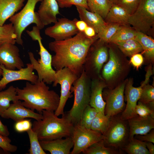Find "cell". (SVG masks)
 Returning <instances> with one entry per match:
<instances>
[{
  "mask_svg": "<svg viewBox=\"0 0 154 154\" xmlns=\"http://www.w3.org/2000/svg\"><path fill=\"white\" fill-rule=\"evenodd\" d=\"M154 101V87L148 84L143 87L138 101L144 104H147Z\"/></svg>",
  "mask_w": 154,
  "mask_h": 154,
  "instance_id": "8d00e7d4",
  "label": "cell"
},
{
  "mask_svg": "<svg viewBox=\"0 0 154 154\" xmlns=\"http://www.w3.org/2000/svg\"><path fill=\"white\" fill-rule=\"evenodd\" d=\"M0 116L5 119H11L15 122L27 118H33L38 121L43 118L42 114L35 113L34 111L25 107L20 100L13 102Z\"/></svg>",
  "mask_w": 154,
  "mask_h": 154,
  "instance_id": "ac0fdd59",
  "label": "cell"
},
{
  "mask_svg": "<svg viewBox=\"0 0 154 154\" xmlns=\"http://www.w3.org/2000/svg\"><path fill=\"white\" fill-rule=\"evenodd\" d=\"M18 100L26 108L42 114L43 110L55 112L59 103L60 96L42 81L33 84L27 81L23 88L16 87Z\"/></svg>",
  "mask_w": 154,
  "mask_h": 154,
  "instance_id": "7a4b0ae2",
  "label": "cell"
},
{
  "mask_svg": "<svg viewBox=\"0 0 154 154\" xmlns=\"http://www.w3.org/2000/svg\"><path fill=\"white\" fill-rule=\"evenodd\" d=\"M3 73V70L0 67V79H1L2 77Z\"/></svg>",
  "mask_w": 154,
  "mask_h": 154,
  "instance_id": "f5cc1de1",
  "label": "cell"
},
{
  "mask_svg": "<svg viewBox=\"0 0 154 154\" xmlns=\"http://www.w3.org/2000/svg\"><path fill=\"white\" fill-rule=\"evenodd\" d=\"M109 58L107 63L103 66L101 76L107 85L114 82L123 74L125 66L120 57L112 48L108 50Z\"/></svg>",
  "mask_w": 154,
  "mask_h": 154,
  "instance_id": "2e32d148",
  "label": "cell"
},
{
  "mask_svg": "<svg viewBox=\"0 0 154 154\" xmlns=\"http://www.w3.org/2000/svg\"><path fill=\"white\" fill-rule=\"evenodd\" d=\"M25 0H0V25L21 9Z\"/></svg>",
  "mask_w": 154,
  "mask_h": 154,
  "instance_id": "cb8c5ba5",
  "label": "cell"
},
{
  "mask_svg": "<svg viewBox=\"0 0 154 154\" xmlns=\"http://www.w3.org/2000/svg\"><path fill=\"white\" fill-rule=\"evenodd\" d=\"M120 25L115 23H107V25L102 32L97 35L99 38L105 42H110V40L117 31L120 28Z\"/></svg>",
  "mask_w": 154,
  "mask_h": 154,
  "instance_id": "d590c367",
  "label": "cell"
},
{
  "mask_svg": "<svg viewBox=\"0 0 154 154\" xmlns=\"http://www.w3.org/2000/svg\"><path fill=\"white\" fill-rule=\"evenodd\" d=\"M154 23V0H141L129 17L128 24L137 32L146 34Z\"/></svg>",
  "mask_w": 154,
  "mask_h": 154,
  "instance_id": "9c48e42d",
  "label": "cell"
},
{
  "mask_svg": "<svg viewBox=\"0 0 154 154\" xmlns=\"http://www.w3.org/2000/svg\"><path fill=\"white\" fill-rule=\"evenodd\" d=\"M11 139L8 137L0 134V147L5 151L11 153L17 151V146L11 144Z\"/></svg>",
  "mask_w": 154,
  "mask_h": 154,
  "instance_id": "ab89813d",
  "label": "cell"
},
{
  "mask_svg": "<svg viewBox=\"0 0 154 154\" xmlns=\"http://www.w3.org/2000/svg\"><path fill=\"white\" fill-rule=\"evenodd\" d=\"M0 134L5 136L8 137L10 132L7 126L3 124L0 120Z\"/></svg>",
  "mask_w": 154,
  "mask_h": 154,
  "instance_id": "c3c4849f",
  "label": "cell"
},
{
  "mask_svg": "<svg viewBox=\"0 0 154 154\" xmlns=\"http://www.w3.org/2000/svg\"><path fill=\"white\" fill-rule=\"evenodd\" d=\"M91 82V80L83 70L71 88V91L74 95V103L66 113L74 124L79 123L84 111L89 105Z\"/></svg>",
  "mask_w": 154,
  "mask_h": 154,
  "instance_id": "5b68a950",
  "label": "cell"
},
{
  "mask_svg": "<svg viewBox=\"0 0 154 154\" xmlns=\"http://www.w3.org/2000/svg\"><path fill=\"white\" fill-rule=\"evenodd\" d=\"M135 38L140 43L143 49L145 57L149 61H153L154 58V40L146 34L137 32Z\"/></svg>",
  "mask_w": 154,
  "mask_h": 154,
  "instance_id": "484cf974",
  "label": "cell"
},
{
  "mask_svg": "<svg viewBox=\"0 0 154 154\" xmlns=\"http://www.w3.org/2000/svg\"><path fill=\"white\" fill-rule=\"evenodd\" d=\"M153 143L149 142H145L146 147L150 154H154V145Z\"/></svg>",
  "mask_w": 154,
  "mask_h": 154,
  "instance_id": "681fc988",
  "label": "cell"
},
{
  "mask_svg": "<svg viewBox=\"0 0 154 154\" xmlns=\"http://www.w3.org/2000/svg\"><path fill=\"white\" fill-rule=\"evenodd\" d=\"M77 20L76 18L73 20L65 18L58 19L53 25L46 28L44 33L55 40H61L72 37L79 32L75 25Z\"/></svg>",
  "mask_w": 154,
  "mask_h": 154,
  "instance_id": "4fadbf2b",
  "label": "cell"
},
{
  "mask_svg": "<svg viewBox=\"0 0 154 154\" xmlns=\"http://www.w3.org/2000/svg\"><path fill=\"white\" fill-rule=\"evenodd\" d=\"M130 15L122 7L117 4H113L105 19L107 23L128 24Z\"/></svg>",
  "mask_w": 154,
  "mask_h": 154,
  "instance_id": "d4e9b609",
  "label": "cell"
},
{
  "mask_svg": "<svg viewBox=\"0 0 154 154\" xmlns=\"http://www.w3.org/2000/svg\"><path fill=\"white\" fill-rule=\"evenodd\" d=\"M134 137L141 141L151 142L154 143V129H152L148 133L143 135H135Z\"/></svg>",
  "mask_w": 154,
  "mask_h": 154,
  "instance_id": "f6af8a7d",
  "label": "cell"
},
{
  "mask_svg": "<svg viewBox=\"0 0 154 154\" xmlns=\"http://www.w3.org/2000/svg\"><path fill=\"white\" fill-rule=\"evenodd\" d=\"M127 80L112 89L104 90L102 96L106 102L104 114L112 117L121 113L124 110V92Z\"/></svg>",
  "mask_w": 154,
  "mask_h": 154,
  "instance_id": "7c38bea8",
  "label": "cell"
},
{
  "mask_svg": "<svg viewBox=\"0 0 154 154\" xmlns=\"http://www.w3.org/2000/svg\"><path fill=\"white\" fill-rule=\"evenodd\" d=\"M19 51L15 44L6 43L0 46V64L11 70L23 68L24 64L20 57Z\"/></svg>",
  "mask_w": 154,
  "mask_h": 154,
  "instance_id": "e0dca14e",
  "label": "cell"
},
{
  "mask_svg": "<svg viewBox=\"0 0 154 154\" xmlns=\"http://www.w3.org/2000/svg\"><path fill=\"white\" fill-rule=\"evenodd\" d=\"M10 153L4 151L2 148L0 147V154H8Z\"/></svg>",
  "mask_w": 154,
  "mask_h": 154,
  "instance_id": "f907efd6",
  "label": "cell"
},
{
  "mask_svg": "<svg viewBox=\"0 0 154 154\" xmlns=\"http://www.w3.org/2000/svg\"><path fill=\"white\" fill-rule=\"evenodd\" d=\"M75 25L79 32H83L88 26L85 21L81 20H77L75 22Z\"/></svg>",
  "mask_w": 154,
  "mask_h": 154,
  "instance_id": "bcb514c9",
  "label": "cell"
},
{
  "mask_svg": "<svg viewBox=\"0 0 154 154\" xmlns=\"http://www.w3.org/2000/svg\"><path fill=\"white\" fill-rule=\"evenodd\" d=\"M129 129V139L135 135H143L154 129V117L149 116L137 115L127 120Z\"/></svg>",
  "mask_w": 154,
  "mask_h": 154,
  "instance_id": "d6986e66",
  "label": "cell"
},
{
  "mask_svg": "<svg viewBox=\"0 0 154 154\" xmlns=\"http://www.w3.org/2000/svg\"><path fill=\"white\" fill-rule=\"evenodd\" d=\"M97 112L95 108L88 105L82 113L79 123L87 128L91 129L92 123Z\"/></svg>",
  "mask_w": 154,
  "mask_h": 154,
  "instance_id": "e575fe53",
  "label": "cell"
},
{
  "mask_svg": "<svg viewBox=\"0 0 154 154\" xmlns=\"http://www.w3.org/2000/svg\"><path fill=\"white\" fill-rule=\"evenodd\" d=\"M135 108L137 115L141 117L150 116L154 117V111L151 110L145 104L138 101Z\"/></svg>",
  "mask_w": 154,
  "mask_h": 154,
  "instance_id": "60d3db41",
  "label": "cell"
},
{
  "mask_svg": "<svg viewBox=\"0 0 154 154\" xmlns=\"http://www.w3.org/2000/svg\"><path fill=\"white\" fill-rule=\"evenodd\" d=\"M59 7L61 8L70 7L73 5L84 7L87 9L88 6L87 0H56Z\"/></svg>",
  "mask_w": 154,
  "mask_h": 154,
  "instance_id": "f35d334b",
  "label": "cell"
},
{
  "mask_svg": "<svg viewBox=\"0 0 154 154\" xmlns=\"http://www.w3.org/2000/svg\"><path fill=\"white\" fill-rule=\"evenodd\" d=\"M38 17L45 26L57 21V15L60 13L56 0H42L37 12Z\"/></svg>",
  "mask_w": 154,
  "mask_h": 154,
  "instance_id": "44dd1931",
  "label": "cell"
},
{
  "mask_svg": "<svg viewBox=\"0 0 154 154\" xmlns=\"http://www.w3.org/2000/svg\"><path fill=\"white\" fill-rule=\"evenodd\" d=\"M111 117L98 112L92 123L91 129L100 132L104 135L110 124Z\"/></svg>",
  "mask_w": 154,
  "mask_h": 154,
  "instance_id": "4dcf8cb0",
  "label": "cell"
},
{
  "mask_svg": "<svg viewBox=\"0 0 154 154\" xmlns=\"http://www.w3.org/2000/svg\"><path fill=\"white\" fill-rule=\"evenodd\" d=\"M30 140V147L28 151L29 154H46L41 146L37 134L32 129L27 131Z\"/></svg>",
  "mask_w": 154,
  "mask_h": 154,
  "instance_id": "836d02e7",
  "label": "cell"
},
{
  "mask_svg": "<svg viewBox=\"0 0 154 154\" xmlns=\"http://www.w3.org/2000/svg\"><path fill=\"white\" fill-rule=\"evenodd\" d=\"M103 135L106 146L122 151V148L129 139L127 120L122 119L119 114L111 117L109 126Z\"/></svg>",
  "mask_w": 154,
  "mask_h": 154,
  "instance_id": "ba28073f",
  "label": "cell"
},
{
  "mask_svg": "<svg viewBox=\"0 0 154 154\" xmlns=\"http://www.w3.org/2000/svg\"><path fill=\"white\" fill-rule=\"evenodd\" d=\"M137 31L126 27L121 26L111 38L109 42L114 43L117 42L124 41L135 38Z\"/></svg>",
  "mask_w": 154,
  "mask_h": 154,
  "instance_id": "d6a6232c",
  "label": "cell"
},
{
  "mask_svg": "<svg viewBox=\"0 0 154 154\" xmlns=\"http://www.w3.org/2000/svg\"><path fill=\"white\" fill-rule=\"evenodd\" d=\"M123 153L122 151L106 146L102 139L92 145L82 153L84 154H121Z\"/></svg>",
  "mask_w": 154,
  "mask_h": 154,
  "instance_id": "f546056e",
  "label": "cell"
},
{
  "mask_svg": "<svg viewBox=\"0 0 154 154\" xmlns=\"http://www.w3.org/2000/svg\"><path fill=\"white\" fill-rule=\"evenodd\" d=\"M31 119H23L17 122L14 125L15 131L19 133L27 131L32 128V123Z\"/></svg>",
  "mask_w": 154,
  "mask_h": 154,
  "instance_id": "b9f144b4",
  "label": "cell"
},
{
  "mask_svg": "<svg viewBox=\"0 0 154 154\" xmlns=\"http://www.w3.org/2000/svg\"><path fill=\"white\" fill-rule=\"evenodd\" d=\"M74 145L70 154H79L94 143L103 139L100 132L89 129L79 123L75 124L71 135Z\"/></svg>",
  "mask_w": 154,
  "mask_h": 154,
  "instance_id": "30bf717a",
  "label": "cell"
},
{
  "mask_svg": "<svg viewBox=\"0 0 154 154\" xmlns=\"http://www.w3.org/2000/svg\"><path fill=\"white\" fill-rule=\"evenodd\" d=\"M78 77L67 68L56 71L55 81L53 83V86H56L59 84L61 87L59 104L54 112L56 116L64 115V109L66 102L69 98L72 97L71 88L74 82Z\"/></svg>",
  "mask_w": 154,
  "mask_h": 154,
  "instance_id": "8fae6325",
  "label": "cell"
},
{
  "mask_svg": "<svg viewBox=\"0 0 154 154\" xmlns=\"http://www.w3.org/2000/svg\"><path fill=\"white\" fill-rule=\"evenodd\" d=\"M85 35L88 37H93L97 34L96 31L92 27L88 26L84 32Z\"/></svg>",
  "mask_w": 154,
  "mask_h": 154,
  "instance_id": "7dc6e473",
  "label": "cell"
},
{
  "mask_svg": "<svg viewBox=\"0 0 154 154\" xmlns=\"http://www.w3.org/2000/svg\"><path fill=\"white\" fill-rule=\"evenodd\" d=\"M114 44L117 45L123 53L126 56H131L136 54L132 46L125 41L117 42Z\"/></svg>",
  "mask_w": 154,
  "mask_h": 154,
  "instance_id": "7bdbcfd3",
  "label": "cell"
},
{
  "mask_svg": "<svg viewBox=\"0 0 154 154\" xmlns=\"http://www.w3.org/2000/svg\"><path fill=\"white\" fill-rule=\"evenodd\" d=\"M91 11L98 14L105 19L113 4L109 0H87Z\"/></svg>",
  "mask_w": 154,
  "mask_h": 154,
  "instance_id": "f1b7e54d",
  "label": "cell"
},
{
  "mask_svg": "<svg viewBox=\"0 0 154 154\" xmlns=\"http://www.w3.org/2000/svg\"><path fill=\"white\" fill-rule=\"evenodd\" d=\"M131 57L130 63L137 69H138L143 62L144 59L142 55L137 53L133 54Z\"/></svg>",
  "mask_w": 154,
  "mask_h": 154,
  "instance_id": "ee69618b",
  "label": "cell"
},
{
  "mask_svg": "<svg viewBox=\"0 0 154 154\" xmlns=\"http://www.w3.org/2000/svg\"><path fill=\"white\" fill-rule=\"evenodd\" d=\"M76 6L80 20L94 28L97 35L101 33L107 25L104 19L98 14L89 11L84 7Z\"/></svg>",
  "mask_w": 154,
  "mask_h": 154,
  "instance_id": "603a6c76",
  "label": "cell"
},
{
  "mask_svg": "<svg viewBox=\"0 0 154 154\" xmlns=\"http://www.w3.org/2000/svg\"><path fill=\"white\" fill-rule=\"evenodd\" d=\"M39 142L43 149L49 151L51 154H70L74 145L71 136L65 139L41 140Z\"/></svg>",
  "mask_w": 154,
  "mask_h": 154,
  "instance_id": "7402d4cb",
  "label": "cell"
},
{
  "mask_svg": "<svg viewBox=\"0 0 154 154\" xmlns=\"http://www.w3.org/2000/svg\"><path fill=\"white\" fill-rule=\"evenodd\" d=\"M43 118L35 120L32 128L39 141L50 140L71 136L74 124L66 113L59 118L52 111L43 110Z\"/></svg>",
  "mask_w": 154,
  "mask_h": 154,
  "instance_id": "3957f363",
  "label": "cell"
},
{
  "mask_svg": "<svg viewBox=\"0 0 154 154\" xmlns=\"http://www.w3.org/2000/svg\"><path fill=\"white\" fill-rule=\"evenodd\" d=\"M149 82V80L145 79L140 86L135 87L133 86L132 79L130 78L127 80L124 90L127 104L120 114L122 119L127 120L137 115L135 111L136 106L140 98L143 87Z\"/></svg>",
  "mask_w": 154,
  "mask_h": 154,
  "instance_id": "9a60e30c",
  "label": "cell"
},
{
  "mask_svg": "<svg viewBox=\"0 0 154 154\" xmlns=\"http://www.w3.org/2000/svg\"><path fill=\"white\" fill-rule=\"evenodd\" d=\"M42 0H27L23 8L19 13L9 19L13 25L16 35V42L18 44L23 45L22 38L23 32L29 25L35 23L40 30L45 26L40 20L37 12L35 10L37 3Z\"/></svg>",
  "mask_w": 154,
  "mask_h": 154,
  "instance_id": "8992f818",
  "label": "cell"
},
{
  "mask_svg": "<svg viewBox=\"0 0 154 154\" xmlns=\"http://www.w3.org/2000/svg\"><path fill=\"white\" fill-rule=\"evenodd\" d=\"M40 30L36 26L33 27L31 30L26 31L27 34L33 40L37 41L38 42L40 58L37 60L31 52H28V55L34 70H35L38 74V80L43 81L46 84H50L55 82L56 71L52 68V56L42 44Z\"/></svg>",
  "mask_w": 154,
  "mask_h": 154,
  "instance_id": "277c9868",
  "label": "cell"
},
{
  "mask_svg": "<svg viewBox=\"0 0 154 154\" xmlns=\"http://www.w3.org/2000/svg\"><path fill=\"white\" fill-rule=\"evenodd\" d=\"M3 70L2 77L0 80V91L4 89L9 83L17 80H24L34 84L38 80L37 75L35 74L33 65L31 63L27 64V67L17 70H9L0 64Z\"/></svg>",
  "mask_w": 154,
  "mask_h": 154,
  "instance_id": "5bb4252c",
  "label": "cell"
},
{
  "mask_svg": "<svg viewBox=\"0 0 154 154\" xmlns=\"http://www.w3.org/2000/svg\"><path fill=\"white\" fill-rule=\"evenodd\" d=\"M16 38V35L12 23L0 25V46L6 43L15 44Z\"/></svg>",
  "mask_w": 154,
  "mask_h": 154,
  "instance_id": "1f68e13d",
  "label": "cell"
},
{
  "mask_svg": "<svg viewBox=\"0 0 154 154\" xmlns=\"http://www.w3.org/2000/svg\"><path fill=\"white\" fill-rule=\"evenodd\" d=\"M97 40L90 47L83 66V70L91 80L102 78L101 71L109 58L108 50L106 43L100 39Z\"/></svg>",
  "mask_w": 154,
  "mask_h": 154,
  "instance_id": "52a82bcc",
  "label": "cell"
},
{
  "mask_svg": "<svg viewBox=\"0 0 154 154\" xmlns=\"http://www.w3.org/2000/svg\"><path fill=\"white\" fill-rule=\"evenodd\" d=\"M109 1L113 4H116L117 3L118 0H109Z\"/></svg>",
  "mask_w": 154,
  "mask_h": 154,
  "instance_id": "816d5d0a",
  "label": "cell"
},
{
  "mask_svg": "<svg viewBox=\"0 0 154 154\" xmlns=\"http://www.w3.org/2000/svg\"><path fill=\"white\" fill-rule=\"evenodd\" d=\"M99 38L97 35L93 37H87L79 32L72 37L61 40H54L48 44L49 48L55 53L52 57V65L58 70L67 68L79 77L89 49Z\"/></svg>",
  "mask_w": 154,
  "mask_h": 154,
  "instance_id": "6da1fadb",
  "label": "cell"
},
{
  "mask_svg": "<svg viewBox=\"0 0 154 154\" xmlns=\"http://www.w3.org/2000/svg\"><path fill=\"white\" fill-rule=\"evenodd\" d=\"M18 100L16 88L12 85L7 89L0 91V116L10 105V102Z\"/></svg>",
  "mask_w": 154,
  "mask_h": 154,
  "instance_id": "83f0119b",
  "label": "cell"
},
{
  "mask_svg": "<svg viewBox=\"0 0 154 154\" xmlns=\"http://www.w3.org/2000/svg\"><path fill=\"white\" fill-rule=\"evenodd\" d=\"M141 0H118L116 4L124 9L130 15L137 8Z\"/></svg>",
  "mask_w": 154,
  "mask_h": 154,
  "instance_id": "74e56055",
  "label": "cell"
},
{
  "mask_svg": "<svg viewBox=\"0 0 154 154\" xmlns=\"http://www.w3.org/2000/svg\"><path fill=\"white\" fill-rule=\"evenodd\" d=\"M121 150L128 154H150L146 147L145 142L134 137L129 139Z\"/></svg>",
  "mask_w": 154,
  "mask_h": 154,
  "instance_id": "4316f807",
  "label": "cell"
},
{
  "mask_svg": "<svg viewBox=\"0 0 154 154\" xmlns=\"http://www.w3.org/2000/svg\"><path fill=\"white\" fill-rule=\"evenodd\" d=\"M107 87L106 84L102 78L91 80L89 105L98 112L104 114L106 102L103 99L102 93L104 89Z\"/></svg>",
  "mask_w": 154,
  "mask_h": 154,
  "instance_id": "ffe728a7",
  "label": "cell"
}]
</instances>
